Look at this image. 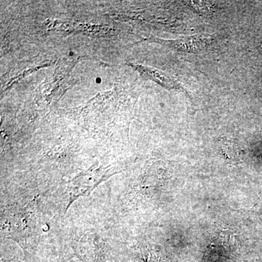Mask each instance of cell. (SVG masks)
<instances>
[{
    "instance_id": "obj_1",
    "label": "cell",
    "mask_w": 262,
    "mask_h": 262,
    "mask_svg": "<svg viewBox=\"0 0 262 262\" xmlns=\"http://www.w3.org/2000/svg\"><path fill=\"white\" fill-rule=\"evenodd\" d=\"M110 169H90L87 171L78 174L68 183V193L70 203L67 209L76 200L82 196H89L101 183L104 182L113 175Z\"/></svg>"
},
{
    "instance_id": "obj_2",
    "label": "cell",
    "mask_w": 262,
    "mask_h": 262,
    "mask_svg": "<svg viewBox=\"0 0 262 262\" xmlns=\"http://www.w3.org/2000/svg\"><path fill=\"white\" fill-rule=\"evenodd\" d=\"M219 40L216 34H196L188 36L173 40H159L162 45L171 48L179 53H204L214 47Z\"/></svg>"
},
{
    "instance_id": "obj_3",
    "label": "cell",
    "mask_w": 262,
    "mask_h": 262,
    "mask_svg": "<svg viewBox=\"0 0 262 262\" xmlns=\"http://www.w3.org/2000/svg\"><path fill=\"white\" fill-rule=\"evenodd\" d=\"M139 69L144 75L148 76L149 78L156 81L157 82L161 84L165 89L177 90V91L183 90L182 86L177 81H176L166 74L163 73V72L158 70H151V69L144 68V67H141Z\"/></svg>"
},
{
    "instance_id": "obj_4",
    "label": "cell",
    "mask_w": 262,
    "mask_h": 262,
    "mask_svg": "<svg viewBox=\"0 0 262 262\" xmlns=\"http://www.w3.org/2000/svg\"><path fill=\"white\" fill-rule=\"evenodd\" d=\"M188 4L198 13H210L214 12L215 4L211 2L191 1Z\"/></svg>"
},
{
    "instance_id": "obj_5",
    "label": "cell",
    "mask_w": 262,
    "mask_h": 262,
    "mask_svg": "<svg viewBox=\"0 0 262 262\" xmlns=\"http://www.w3.org/2000/svg\"><path fill=\"white\" fill-rule=\"evenodd\" d=\"M96 82H101V79H100V78L96 79Z\"/></svg>"
}]
</instances>
